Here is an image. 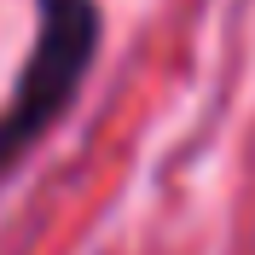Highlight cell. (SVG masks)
I'll list each match as a JSON object with an SVG mask.
<instances>
[{
  "mask_svg": "<svg viewBox=\"0 0 255 255\" xmlns=\"http://www.w3.org/2000/svg\"><path fill=\"white\" fill-rule=\"evenodd\" d=\"M93 52H99V0H35V47L17 70L12 99L0 105V180L70 111V99L81 93V81L93 70Z\"/></svg>",
  "mask_w": 255,
  "mask_h": 255,
  "instance_id": "6da1fadb",
  "label": "cell"
}]
</instances>
